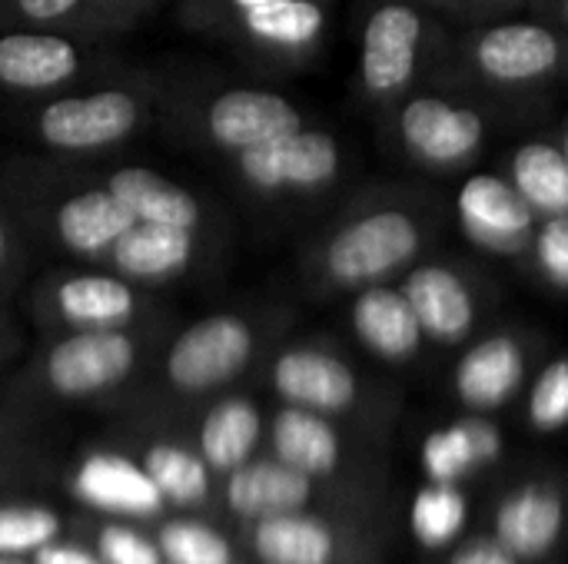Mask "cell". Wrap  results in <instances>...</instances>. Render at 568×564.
<instances>
[{"instance_id":"30bf717a","label":"cell","mask_w":568,"mask_h":564,"mask_svg":"<svg viewBox=\"0 0 568 564\" xmlns=\"http://www.w3.org/2000/svg\"><path fill=\"white\" fill-rule=\"evenodd\" d=\"M546 336L532 326H486L469 339L453 366L449 386L466 412H499L529 382Z\"/></svg>"},{"instance_id":"e0dca14e","label":"cell","mask_w":568,"mask_h":564,"mask_svg":"<svg viewBox=\"0 0 568 564\" xmlns=\"http://www.w3.org/2000/svg\"><path fill=\"white\" fill-rule=\"evenodd\" d=\"M566 529V492L552 482H526L509 489L493 515V535L523 564L549 558L562 545Z\"/></svg>"},{"instance_id":"44dd1931","label":"cell","mask_w":568,"mask_h":564,"mask_svg":"<svg viewBox=\"0 0 568 564\" xmlns=\"http://www.w3.org/2000/svg\"><path fill=\"white\" fill-rule=\"evenodd\" d=\"M270 449L280 462L310 479H333L346 462V439L339 419L300 406H280L270 422Z\"/></svg>"},{"instance_id":"4316f807","label":"cell","mask_w":568,"mask_h":564,"mask_svg":"<svg viewBox=\"0 0 568 564\" xmlns=\"http://www.w3.org/2000/svg\"><path fill=\"white\" fill-rule=\"evenodd\" d=\"M263 439V412L246 396L216 399L200 422V455L210 472L230 475L243 462H250Z\"/></svg>"},{"instance_id":"3957f363","label":"cell","mask_w":568,"mask_h":564,"mask_svg":"<svg viewBox=\"0 0 568 564\" xmlns=\"http://www.w3.org/2000/svg\"><path fill=\"white\" fill-rule=\"evenodd\" d=\"M532 113L523 103L489 100L446 83H419L383 113L389 153L423 176H466L506 120Z\"/></svg>"},{"instance_id":"ba28073f","label":"cell","mask_w":568,"mask_h":564,"mask_svg":"<svg viewBox=\"0 0 568 564\" xmlns=\"http://www.w3.org/2000/svg\"><path fill=\"white\" fill-rule=\"evenodd\" d=\"M423 336L436 349H463L486 326L503 302L499 283L473 259L453 253H429L399 279Z\"/></svg>"},{"instance_id":"2e32d148","label":"cell","mask_w":568,"mask_h":564,"mask_svg":"<svg viewBox=\"0 0 568 564\" xmlns=\"http://www.w3.org/2000/svg\"><path fill=\"white\" fill-rule=\"evenodd\" d=\"M87 66V47L67 30H3L0 86L10 93H53Z\"/></svg>"},{"instance_id":"d4e9b609","label":"cell","mask_w":568,"mask_h":564,"mask_svg":"<svg viewBox=\"0 0 568 564\" xmlns=\"http://www.w3.org/2000/svg\"><path fill=\"white\" fill-rule=\"evenodd\" d=\"M253 552L260 564H339L353 548L333 522L303 509L253 522Z\"/></svg>"},{"instance_id":"52a82bcc","label":"cell","mask_w":568,"mask_h":564,"mask_svg":"<svg viewBox=\"0 0 568 564\" xmlns=\"http://www.w3.org/2000/svg\"><path fill=\"white\" fill-rule=\"evenodd\" d=\"M290 312L286 309H266V312H210L186 329L176 332V339L166 346L163 372L166 382L183 396H206L230 382H236L263 352V346L286 332Z\"/></svg>"},{"instance_id":"8992f818","label":"cell","mask_w":568,"mask_h":564,"mask_svg":"<svg viewBox=\"0 0 568 564\" xmlns=\"http://www.w3.org/2000/svg\"><path fill=\"white\" fill-rule=\"evenodd\" d=\"M243 193L263 206L310 209L346 196L353 153L346 140L320 123L230 156Z\"/></svg>"},{"instance_id":"836d02e7","label":"cell","mask_w":568,"mask_h":564,"mask_svg":"<svg viewBox=\"0 0 568 564\" xmlns=\"http://www.w3.org/2000/svg\"><path fill=\"white\" fill-rule=\"evenodd\" d=\"M60 532V519L37 505H3L0 509V555H33L50 545Z\"/></svg>"},{"instance_id":"ee69618b","label":"cell","mask_w":568,"mask_h":564,"mask_svg":"<svg viewBox=\"0 0 568 564\" xmlns=\"http://www.w3.org/2000/svg\"><path fill=\"white\" fill-rule=\"evenodd\" d=\"M559 140H562V146H566V156H568V126H566V133H562Z\"/></svg>"},{"instance_id":"603a6c76","label":"cell","mask_w":568,"mask_h":564,"mask_svg":"<svg viewBox=\"0 0 568 564\" xmlns=\"http://www.w3.org/2000/svg\"><path fill=\"white\" fill-rule=\"evenodd\" d=\"M73 495L90 509L116 515H156L163 509V495L143 462H130L113 452H97L80 462Z\"/></svg>"},{"instance_id":"d6a6232c","label":"cell","mask_w":568,"mask_h":564,"mask_svg":"<svg viewBox=\"0 0 568 564\" xmlns=\"http://www.w3.org/2000/svg\"><path fill=\"white\" fill-rule=\"evenodd\" d=\"M523 269L546 289L568 293V216L542 219Z\"/></svg>"},{"instance_id":"7402d4cb","label":"cell","mask_w":568,"mask_h":564,"mask_svg":"<svg viewBox=\"0 0 568 564\" xmlns=\"http://www.w3.org/2000/svg\"><path fill=\"white\" fill-rule=\"evenodd\" d=\"M503 432L489 416L469 412L436 432L426 435L423 442V472L429 482H456L463 485L469 475L496 465L503 459Z\"/></svg>"},{"instance_id":"4fadbf2b","label":"cell","mask_w":568,"mask_h":564,"mask_svg":"<svg viewBox=\"0 0 568 564\" xmlns=\"http://www.w3.org/2000/svg\"><path fill=\"white\" fill-rule=\"evenodd\" d=\"M146 116V100L130 86L67 93L47 100L33 120L43 146L57 153H97L130 140Z\"/></svg>"},{"instance_id":"1f68e13d","label":"cell","mask_w":568,"mask_h":564,"mask_svg":"<svg viewBox=\"0 0 568 564\" xmlns=\"http://www.w3.org/2000/svg\"><path fill=\"white\" fill-rule=\"evenodd\" d=\"M526 419L539 435L568 429V356H552L536 369L526 389Z\"/></svg>"},{"instance_id":"9c48e42d","label":"cell","mask_w":568,"mask_h":564,"mask_svg":"<svg viewBox=\"0 0 568 564\" xmlns=\"http://www.w3.org/2000/svg\"><path fill=\"white\" fill-rule=\"evenodd\" d=\"M266 379L283 406H300L329 419H369L386 409V392L366 379L349 349L326 336L283 342L270 359Z\"/></svg>"},{"instance_id":"4dcf8cb0","label":"cell","mask_w":568,"mask_h":564,"mask_svg":"<svg viewBox=\"0 0 568 564\" xmlns=\"http://www.w3.org/2000/svg\"><path fill=\"white\" fill-rule=\"evenodd\" d=\"M0 30L93 33L90 0H0Z\"/></svg>"},{"instance_id":"6da1fadb","label":"cell","mask_w":568,"mask_h":564,"mask_svg":"<svg viewBox=\"0 0 568 564\" xmlns=\"http://www.w3.org/2000/svg\"><path fill=\"white\" fill-rule=\"evenodd\" d=\"M449 216L446 199L423 183L389 180L349 189L310 236L300 256V283L320 302L396 283L439 249Z\"/></svg>"},{"instance_id":"7c38bea8","label":"cell","mask_w":568,"mask_h":564,"mask_svg":"<svg viewBox=\"0 0 568 564\" xmlns=\"http://www.w3.org/2000/svg\"><path fill=\"white\" fill-rule=\"evenodd\" d=\"M453 216L476 253L519 266L542 223L503 170H469L456 193Z\"/></svg>"},{"instance_id":"ac0fdd59","label":"cell","mask_w":568,"mask_h":564,"mask_svg":"<svg viewBox=\"0 0 568 564\" xmlns=\"http://www.w3.org/2000/svg\"><path fill=\"white\" fill-rule=\"evenodd\" d=\"M47 309L67 329H126L140 312L133 279L120 273H70L47 289Z\"/></svg>"},{"instance_id":"83f0119b","label":"cell","mask_w":568,"mask_h":564,"mask_svg":"<svg viewBox=\"0 0 568 564\" xmlns=\"http://www.w3.org/2000/svg\"><path fill=\"white\" fill-rule=\"evenodd\" d=\"M503 173L526 196L539 219L568 216V156L562 140L542 136L519 143L506 156Z\"/></svg>"},{"instance_id":"ffe728a7","label":"cell","mask_w":568,"mask_h":564,"mask_svg":"<svg viewBox=\"0 0 568 564\" xmlns=\"http://www.w3.org/2000/svg\"><path fill=\"white\" fill-rule=\"evenodd\" d=\"M316 479L273 459H250L226 475V505L246 522L310 509Z\"/></svg>"},{"instance_id":"5bb4252c","label":"cell","mask_w":568,"mask_h":564,"mask_svg":"<svg viewBox=\"0 0 568 564\" xmlns=\"http://www.w3.org/2000/svg\"><path fill=\"white\" fill-rule=\"evenodd\" d=\"M140 356L130 329H70L50 346L43 379L60 399H90L120 386Z\"/></svg>"},{"instance_id":"74e56055","label":"cell","mask_w":568,"mask_h":564,"mask_svg":"<svg viewBox=\"0 0 568 564\" xmlns=\"http://www.w3.org/2000/svg\"><path fill=\"white\" fill-rule=\"evenodd\" d=\"M446 564H523L496 535H479L469 542L453 545V555Z\"/></svg>"},{"instance_id":"484cf974","label":"cell","mask_w":568,"mask_h":564,"mask_svg":"<svg viewBox=\"0 0 568 564\" xmlns=\"http://www.w3.org/2000/svg\"><path fill=\"white\" fill-rule=\"evenodd\" d=\"M106 186L133 209L136 219H146V223L203 229L210 219L203 199L190 186H183L150 166H136V163L120 166L106 176Z\"/></svg>"},{"instance_id":"d590c367","label":"cell","mask_w":568,"mask_h":564,"mask_svg":"<svg viewBox=\"0 0 568 564\" xmlns=\"http://www.w3.org/2000/svg\"><path fill=\"white\" fill-rule=\"evenodd\" d=\"M100 562L103 564H160L163 552L160 545L146 542L133 529L123 525H106L100 532Z\"/></svg>"},{"instance_id":"8d00e7d4","label":"cell","mask_w":568,"mask_h":564,"mask_svg":"<svg viewBox=\"0 0 568 564\" xmlns=\"http://www.w3.org/2000/svg\"><path fill=\"white\" fill-rule=\"evenodd\" d=\"M170 0H90L93 33H120L153 17Z\"/></svg>"},{"instance_id":"f6af8a7d","label":"cell","mask_w":568,"mask_h":564,"mask_svg":"<svg viewBox=\"0 0 568 564\" xmlns=\"http://www.w3.org/2000/svg\"><path fill=\"white\" fill-rule=\"evenodd\" d=\"M0 564H20V562H13V558H10V555H7V558H3V562Z\"/></svg>"},{"instance_id":"7a4b0ae2","label":"cell","mask_w":568,"mask_h":564,"mask_svg":"<svg viewBox=\"0 0 568 564\" xmlns=\"http://www.w3.org/2000/svg\"><path fill=\"white\" fill-rule=\"evenodd\" d=\"M433 83L489 100L536 106L542 93L568 83V33L549 17H499L449 33Z\"/></svg>"},{"instance_id":"9a60e30c","label":"cell","mask_w":568,"mask_h":564,"mask_svg":"<svg viewBox=\"0 0 568 564\" xmlns=\"http://www.w3.org/2000/svg\"><path fill=\"white\" fill-rule=\"evenodd\" d=\"M346 326L353 339L386 366H409L429 346L399 283H379L346 296Z\"/></svg>"},{"instance_id":"f1b7e54d","label":"cell","mask_w":568,"mask_h":564,"mask_svg":"<svg viewBox=\"0 0 568 564\" xmlns=\"http://www.w3.org/2000/svg\"><path fill=\"white\" fill-rule=\"evenodd\" d=\"M469 522V499L463 492V485L456 482H429L416 492L413 505H409V529L413 539L429 548H453Z\"/></svg>"},{"instance_id":"5b68a950","label":"cell","mask_w":568,"mask_h":564,"mask_svg":"<svg viewBox=\"0 0 568 564\" xmlns=\"http://www.w3.org/2000/svg\"><path fill=\"white\" fill-rule=\"evenodd\" d=\"M356 93L373 113L393 110L433 76L449 43L446 17L419 0H356Z\"/></svg>"},{"instance_id":"277c9868","label":"cell","mask_w":568,"mask_h":564,"mask_svg":"<svg viewBox=\"0 0 568 564\" xmlns=\"http://www.w3.org/2000/svg\"><path fill=\"white\" fill-rule=\"evenodd\" d=\"M346 0H180V20L270 73L320 63Z\"/></svg>"},{"instance_id":"e575fe53","label":"cell","mask_w":568,"mask_h":564,"mask_svg":"<svg viewBox=\"0 0 568 564\" xmlns=\"http://www.w3.org/2000/svg\"><path fill=\"white\" fill-rule=\"evenodd\" d=\"M160 552L170 564H233L226 539L196 522H170L160 532Z\"/></svg>"},{"instance_id":"d6986e66","label":"cell","mask_w":568,"mask_h":564,"mask_svg":"<svg viewBox=\"0 0 568 564\" xmlns=\"http://www.w3.org/2000/svg\"><path fill=\"white\" fill-rule=\"evenodd\" d=\"M200 243H203V229L136 219L113 243L106 263L113 273L133 283H166L193 269L200 256Z\"/></svg>"},{"instance_id":"f546056e","label":"cell","mask_w":568,"mask_h":564,"mask_svg":"<svg viewBox=\"0 0 568 564\" xmlns=\"http://www.w3.org/2000/svg\"><path fill=\"white\" fill-rule=\"evenodd\" d=\"M143 469L156 482L163 502L196 505L210 492V465L200 452H190L173 442H156L143 452Z\"/></svg>"},{"instance_id":"8fae6325","label":"cell","mask_w":568,"mask_h":564,"mask_svg":"<svg viewBox=\"0 0 568 564\" xmlns=\"http://www.w3.org/2000/svg\"><path fill=\"white\" fill-rule=\"evenodd\" d=\"M190 123L200 143L223 156H236L316 120L306 113V106L273 86H220L193 103Z\"/></svg>"},{"instance_id":"b9f144b4","label":"cell","mask_w":568,"mask_h":564,"mask_svg":"<svg viewBox=\"0 0 568 564\" xmlns=\"http://www.w3.org/2000/svg\"><path fill=\"white\" fill-rule=\"evenodd\" d=\"M433 10H439L443 17H456L459 23L466 20V10H469V0H419Z\"/></svg>"},{"instance_id":"60d3db41","label":"cell","mask_w":568,"mask_h":564,"mask_svg":"<svg viewBox=\"0 0 568 564\" xmlns=\"http://www.w3.org/2000/svg\"><path fill=\"white\" fill-rule=\"evenodd\" d=\"M536 10H539L542 17H549L552 23H559L568 33V0H539Z\"/></svg>"},{"instance_id":"f35d334b","label":"cell","mask_w":568,"mask_h":564,"mask_svg":"<svg viewBox=\"0 0 568 564\" xmlns=\"http://www.w3.org/2000/svg\"><path fill=\"white\" fill-rule=\"evenodd\" d=\"M536 3H539V0H469V10H466L463 27L483 23V20L513 17V13H523V10H536Z\"/></svg>"},{"instance_id":"cb8c5ba5","label":"cell","mask_w":568,"mask_h":564,"mask_svg":"<svg viewBox=\"0 0 568 564\" xmlns=\"http://www.w3.org/2000/svg\"><path fill=\"white\" fill-rule=\"evenodd\" d=\"M133 223V209L106 183L73 193L53 209V233L60 246L83 259H103Z\"/></svg>"},{"instance_id":"7bdbcfd3","label":"cell","mask_w":568,"mask_h":564,"mask_svg":"<svg viewBox=\"0 0 568 564\" xmlns=\"http://www.w3.org/2000/svg\"><path fill=\"white\" fill-rule=\"evenodd\" d=\"M7 256H10V233H7V226L0 219V266L7 263Z\"/></svg>"},{"instance_id":"ab89813d","label":"cell","mask_w":568,"mask_h":564,"mask_svg":"<svg viewBox=\"0 0 568 564\" xmlns=\"http://www.w3.org/2000/svg\"><path fill=\"white\" fill-rule=\"evenodd\" d=\"M33 564H103L97 555L77 545H43L33 552Z\"/></svg>"}]
</instances>
